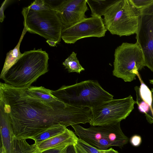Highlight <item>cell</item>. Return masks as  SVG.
<instances>
[{
	"instance_id": "cell-20",
	"label": "cell",
	"mask_w": 153,
	"mask_h": 153,
	"mask_svg": "<svg viewBox=\"0 0 153 153\" xmlns=\"http://www.w3.org/2000/svg\"><path fill=\"white\" fill-rule=\"evenodd\" d=\"M74 146L76 153H104V150L99 149L79 138Z\"/></svg>"
},
{
	"instance_id": "cell-5",
	"label": "cell",
	"mask_w": 153,
	"mask_h": 153,
	"mask_svg": "<svg viewBox=\"0 0 153 153\" xmlns=\"http://www.w3.org/2000/svg\"><path fill=\"white\" fill-rule=\"evenodd\" d=\"M79 138L100 150H105L115 146L121 147L129 141L128 138L123 132L120 122L85 128L78 124L71 126Z\"/></svg>"
},
{
	"instance_id": "cell-26",
	"label": "cell",
	"mask_w": 153,
	"mask_h": 153,
	"mask_svg": "<svg viewBox=\"0 0 153 153\" xmlns=\"http://www.w3.org/2000/svg\"><path fill=\"white\" fill-rule=\"evenodd\" d=\"M138 106V108L140 111L145 114L147 113L150 108V106L143 101L137 103Z\"/></svg>"
},
{
	"instance_id": "cell-15",
	"label": "cell",
	"mask_w": 153,
	"mask_h": 153,
	"mask_svg": "<svg viewBox=\"0 0 153 153\" xmlns=\"http://www.w3.org/2000/svg\"><path fill=\"white\" fill-rule=\"evenodd\" d=\"M90 7L91 16L101 17L105 14L117 0H86Z\"/></svg>"
},
{
	"instance_id": "cell-35",
	"label": "cell",
	"mask_w": 153,
	"mask_h": 153,
	"mask_svg": "<svg viewBox=\"0 0 153 153\" xmlns=\"http://www.w3.org/2000/svg\"><path fill=\"white\" fill-rule=\"evenodd\" d=\"M65 149H64V150H65ZM64 150L62 152H61V153H63V152H64Z\"/></svg>"
},
{
	"instance_id": "cell-10",
	"label": "cell",
	"mask_w": 153,
	"mask_h": 153,
	"mask_svg": "<svg viewBox=\"0 0 153 153\" xmlns=\"http://www.w3.org/2000/svg\"><path fill=\"white\" fill-rule=\"evenodd\" d=\"M144 54L145 66L153 72V16L142 14L136 33Z\"/></svg>"
},
{
	"instance_id": "cell-14",
	"label": "cell",
	"mask_w": 153,
	"mask_h": 153,
	"mask_svg": "<svg viewBox=\"0 0 153 153\" xmlns=\"http://www.w3.org/2000/svg\"><path fill=\"white\" fill-rule=\"evenodd\" d=\"M27 31V29L25 27H24L22 33L18 44L13 50L10 51L7 53L4 67L0 75V78L22 55L23 54L21 53L20 51V46L22 40Z\"/></svg>"
},
{
	"instance_id": "cell-24",
	"label": "cell",
	"mask_w": 153,
	"mask_h": 153,
	"mask_svg": "<svg viewBox=\"0 0 153 153\" xmlns=\"http://www.w3.org/2000/svg\"><path fill=\"white\" fill-rule=\"evenodd\" d=\"M73 145L71 143H66L60 146L45 150L40 153H61L68 146Z\"/></svg>"
},
{
	"instance_id": "cell-19",
	"label": "cell",
	"mask_w": 153,
	"mask_h": 153,
	"mask_svg": "<svg viewBox=\"0 0 153 153\" xmlns=\"http://www.w3.org/2000/svg\"><path fill=\"white\" fill-rule=\"evenodd\" d=\"M62 64L69 73L75 72L80 74L81 71L85 70L76 57V53L74 52H72L63 62Z\"/></svg>"
},
{
	"instance_id": "cell-2",
	"label": "cell",
	"mask_w": 153,
	"mask_h": 153,
	"mask_svg": "<svg viewBox=\"0 0 153 153\" xmlns=\"http://www.w3.org/2000/svg\"><path fill=\"white\" fill-rule=\"evenodd\" d=\"M48 53L41 49L25 51L0 79L19 88H28L48 71Z\"/></svg>"
},
{
	"instance_id": "cell-31",
	"label": "cell",
	"mask_w": 153,
	"mask_h": 153,
	"mask_svg": "<svg viewBox=\"0 0 153 153\" xmlns=\"http://www.w3.org/2000/svg\"><path fill=\"white\" fill-rule=\"evenodd\" d=\"M46 42H47L51 46L54 47L56 45V44L58 42L51 40H47Z\"/></svg>"
},
{
	"instance_id": "cell-11",
	"label": "cell",
	"mask_w": 153,
	"mask_h": 153,
	"mask_svg": "<svg viewBox=\"0 0 153 153\" xmlns=\"http://www.w3.org/2000/svg\"><path fill=\"white\" fill-rule=\"evenodd\" d=\"M86 0H64L54 7L62 26L73 25L86 18Z\"/></svg>"
},
{
	"instance_id": "cell-29",
	"label": "cell",
	"mask_w": 153,
	"mask_h": 153,
	"mask_svg": "<svg viewBox=\"0 0 153 153\" xmlns=\"http://www.w3.org/2000/svg\"><path fill=\"white\" fill-rule=\"evenodd\" d=\"M9 0H5L3 3L0 8V22H2L5 18L4 14V10L5 9L6 5L7 4Z\"/></svg>"
},
{
	"instance_id": "cell-25",
	"label": "cell",
	"mask_w": 153,
	"mask_h": 153,
	"mask_svg": "<svg viewBox=\"0 0 153 153\" xmlns=\"http://www.w3.org/2000/svg\"><path fill=\"white\" fill-rule=\"evenodd\" d=\"M152 95V102L150 110L146 114V118L148 122L150 123H153V89L151 90Z\"/></svg>"
},
{
	"instance_id": "cell-6",
	"label": "cell",
	"mask_w": 153,
	"mask_h": 153,
	"mask_svg": "<svg viewBox=\"0 0 153 153\" xmlns=\"http://www.w3.org/2000/svg\"><path fill=\"white\" fill-rule=\"evenodd\" d=\"M22 13L27 31L38 34L47 40L60 42L62 25L54 8L36 11L27 7L23 8Z\"/></svg>"
},
{
	"instance_id": "cell-9",
	"label": "cell",
	"mask_w": 153,
	"mask_h": 153,
	"mask_svg": "<svg viewBox=\"0 0 153 153\" xmlns=\"http://www.w3.org/2000/svg\"><path fill=\"white\" fill-rule=\"evenodd\" d=\"M107 31L101 17L91 16L72 25L62 26L61 38L67 44H74L85 38L105 36Z\"/></svg>"
},
{
	"instance_id": "cell-16",
	"label": "cell",
	"mask_w": 153,
	"mask_h": 153,
	"mask_svg": "<svg viewBox=\"0 0 153 153\" xmlns=\"http://www.w3.org/2000/svg\"><path fill=\"white\" fill-rule=\"evenodd\" d=\"M27 88L30 94L45 102L56 103L60 101L52 94L51 90L43 87L30 86Z\"/></svg>"
},
{
	"instance_id": "cell-34",
	"label": "cell",
	"mask_w": 153,
	"mask_h": 153,
	"mask_svg": "<svg viewBox=\"0 0 153 153\" xmlns=\"http://www.w3.org/2000/svg\"><path fill=\"white\" fill-rule=\"evenodd\" d=\"M149 81L151 84L153 85V79L150 80Z\"/></svg>"
},
{
	"instance_id": "cell-8",
	"label": "cell",
	"mask_w": 153,
	"mask_h": 153,
	"mask_svg": "<svg viewBox=\"0 0 153 153\" xmlns=\"http://www.w3.org/2000/svg\"><path fill=\"white\" fill-rule=\"evenodd\" d=\"M136 101L130 95L126 98L108 100L91 109V126L115 124L125 119L134 109Z\"/></svg>"
},
{
	"instance_id": "cell-32",
	"label": "cell",
	"mask_w": 153,
	"mask_h": 153,
	"mask_svg": "<svg viewBox=\"0 0 153 153\" xmlns=\"http://www.w3.org/2000/svg\"><path fill=\"white\" fill-rule=\"evenodd\" d=\"M104 151L105 153H119L118 151L115 150L112 148L104 150Z\"/></svg>"
},
{
	"instance_id": "cell-1",
	"label": "cell",
	"mask_w": 153,
	"mask_h": 153,
	"mask_svg": "<svg viewBox=\"0 0 153 153\" xmlns=\"http://www.w3.org/2000/svg\"><path fill=\"white\" fill-rule=\"evenodd\" d=\"M0 97L7 106L17 139H33L54 125L67 127L90 123L91 118L90 108L75 107L61 101L48 103L30 94L27 88H16L5 83H0Z\"/></svg>"
},
{
	"instance_id": "cell-7",
	"label": "cell",
	"mask_w": 153,
	"mask_h": 153,
	"mask_svg": "<svg viewBox=\"0 0 153 153\" xmlns=\"http://www.w3.org/2000/svg\"><path fill=\"white\" fill-rule=\"evenodd\" d=\"M113 75L131 82L145 66L142 50L138 43L123 42L115 49Z\"/></svg>"
},
{
	"instance_id": "cell-23",
	"label": "cell",
	"mask_w": 153,
	"mask_h": 153,
	"mask_svg": "<svg viewBox=\"0 0 153 153\" xmlns=\"http://www.w3.org/2000/svg\"><path fill=\"white\" fill-rule=\"evenodd\" d=\"M134 6L137 8L141 10L151 4L153 0H131Z\"/></svg>"
},
{
	"instance_id": "cell-4",
	"label": "cell",
	"mask_w": 153,
	"mask_h": 153,
	"mask_svg": "<svg viewBox=\"0 0 153 153\" xmlns=\"http://www.w3.org/2000/svg\"><path fill=\"white\" fill-rule=\"evenodd\" d=\"M142 13L131 0H117L104 15L105 27L112 34L122 36L136 34Z\"/></svg>"
},
{
	"instance_id": "cell-30",
	"label": "cell",
	"mask_w": 153,
	"mask_h": 153,
	"mask_svg": "<svg viewBox=\"0 0 153 153\" xmlns=\"http://www.w3.org/2000/svg\"><path fill=\"white\" fill-rule=\"evenodd\" d=\"M74 145H70L67 147L63 153H76Z\"/></svg>"
},
{
	"instance_id": "cell-18",
	"label": "cell",
	"mask_w": 153,
	"mask_h": 153,
	"mask_svg": "<svg viewBox=\"0 0 153 153\" xmlns=\"http://www.w3.org/2000/svg\"><path fill=\"white\" fill-rule=\"evenodd\" d=\"M40 152L37 145H30L25 139L13 137L12 141V153H37Z\"/></svg>"
},
{
	"instance_id": "cell-21",
	"label": "cell",
	"mask_w": 153,
	"mask_h": 153,
	"mask_svg": "<svg viewBox=\"0 0 153 153\" xmlns=\"http://www.w3.org/2000/svg\"><path fill=\"white\" fill-rule=\"evenodd\" d=\"M141 82V85L138 89L139 95L141 100L148 104L151 107L152 100L151 91L144 83L142 81Z\"/></svg>"
},
{
	"instance_id": "cell-17",
	"label": "cell",
	"mask_w": 153,
	"mask_h": 153,
	"mask_svg": "<svg viewBox=\"0 0 153 153\" xmlns=\"http://www.w3.org/2000/svg\"><path fill=\"white\" fill-rule=\"evenodd\" d=\"M65 126L57 124L53 126L34 137V144L37 145L40 143L65 132L67 129Z\"/></svg>"
},
{
	"instance_id": "cell-12",
	"label": "cell",
	"mask_w": 153,
	"mask_h": 153,
	"mask_svg": "<svg viewBox=\"0 0 153 153\" xmlns=\"http://www.w3.org/2000/svg\"><path fill=\"white\" fill-rule=\"evenodd\" d=\"M0 128L1 145L6 153H12V141L15 136L7 106L0 97Z\"/></svg>"
},
{
	"instance_id": "cell-28",
	"label": "cell",
	"mask_w": 153,
	"mask_h": 153,
	"mask_svg": "<svg viewBox=\"0 0 153 153\" xmlns=\"http://www.w3.org/2000/svg\"><path fill=\"white\" fill-rule=\"evenodd\" d=\"M142 14L153 16V2L147 7L140 10Z\"/></svg>"
},
{
	"instance_id": "cell-33",
	"label": "cell",
	"mask_w": 153,
	"mask_h": 153,
	"mask_svg": "<svg viewBox=\"0 0 153 153\" xmlns=\"http://www.w3.org/2000/svg\"><path fill=\"white\" fill-rule=\"evenodd\" d=\"M0 153H6L4 147L1 145Z\"/></svg>"
},
{
	"instance_id": "cell-22",
	"label": "cell",
	"mask_w": 153,
	"mask_h": 153,
	"mask_svg": "<svg viewBox=\"0 0 153 153\" xmlns=\"http://www.w3.org/2000/svg\"><path fill=\"white\" fill-rule=\"evenodd\" d=\"M30 9L41 11L54 8V7L44 0H36L27 7Z\"/></svg>"
},
{
	"instance_id": "cell-13",
	"label": "cell",
	"mask_w": 153,
	"mask_h": 153,
	"mask_svg": "<svg viewBox=\"0 0 153 153\" xmlns=\"http://www.w3.org/2000/svg\"><path fill=\"white\" fill-rule=\"evenodd\" d=\"M75 133L67 128L64 133L38 144V149L40 153L48 149L66 143L75 144L78 139Z\"/></svg>"
},
{
	"instance_id": "cell-3",
	"label": "cell",
	"mask_w": 153,
	"mask_h": 153,
	"mask_svg": "<svg viewBox=\"0 0 153 153\" xmlns=\"http://www.w3.org/2000/svg\"><path fill=\"white\" fill-rule=\"evenodd\" d=\"M51 93L67 104L91 109L113 99L114 97L104 90L97 81L91 80L72 85H63L58 90H51Z\"/></svg>"
},
{
	"instance_id": "cell-27",
	"label": "cell",
	"mask_w": 153,
	"mask_h": 153,
	"mask_svg": "<svg viewBox=\"0 0 153 153\" xmlns=\"http://www.w3.org/2000/svg\"><path fill=\"white\" fill-rule=\"evenodd\" d=\"M142 142L141 137L137 135H135L132 136L130 139L131 144L134 146H138L141 144Z\"/></svg>"
}]
</instances>
